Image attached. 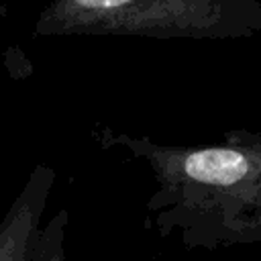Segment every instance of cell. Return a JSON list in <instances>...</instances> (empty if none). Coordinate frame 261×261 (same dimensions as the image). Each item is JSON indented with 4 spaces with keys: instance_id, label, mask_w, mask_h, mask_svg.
<instances>
[{
    "instance_id": "6da1fadb",
    "label": "cell",
    "mask_w": 261,
    "mask_h": 261,
    "mask_svg": "<svg viewBox=\"0 0 261 261\" xmlns=\"http://www.w3.org/2000/svg\"><path fill=\"white\" fill-rule=\"evenodd\" d=\"M102 145L151 169L145 212L161 239L204 251L261 243V130L230 128L220 143L177 147L104 128Z\"/></svg>"
},
{
    "instance_id": "7a4b0ae2",
    "label": "cell",
    "mask_w": 261,
    "mask_h": 261,
    "mask_svg": "<svg viewBox=\"0 0 261 261\" xmlns=\"http://www.w3.org/2000/svg\"><path fill=\"white\" fill-rule=\"evenodd\" d=\"M261 33V0H49L35 37L232 41Z\"/></svg>"
},
{
    "instance_id": "3957f363",
    "label": "cell",
    "mask_w": 261,
    "mask_h": 261,
    "mask_svg": "<svg viewBox=\"0 0 261 261\" xmlns=\"http://www.w3.org/2000/svg\"><path fill=\"white\" fill-rule=\"evenodd\" d=\"M55 177V169L47 163H37L29 173L0 220V261H29Z\"/></svg>"
},
{
    "instance_id": "277c9868",
    "label": "cell",
    "mask_w": 261,
    "mask_h": 261,
    "mask_svg": "<svg viewBox=\"0 0 261 261\" xmlns=\"http://www.w3.org/2000/svg\"><path fill=\"white\" fill-rule=\"evenodd\" d=\"M69 212L59 208L45 224H41L29 261H65V232Z\"/></svg>"
}]
</instances>
